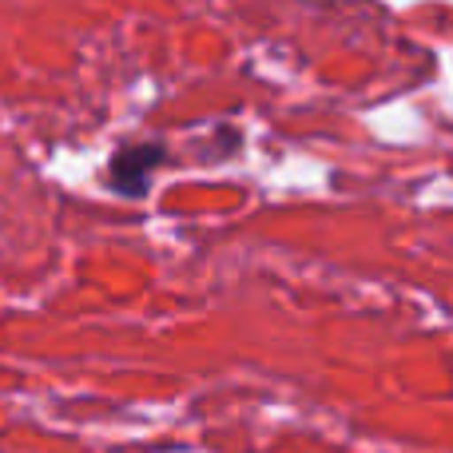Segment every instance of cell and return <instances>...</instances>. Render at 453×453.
<instances>
[{"label": "cell", "mask_w": 453, "mask_h": 453, "mask_svg": "<svg viewBox=\"0 0 453 453\" xmlns=\"http://www.w3.org/2000/svg\"><path fill=\"white\" fill-rule=\"evenodd\" d=\"M164 164V148L159 143H135V148H124L108 167V180L119 196H143L148 191L151 172Z\"/></svg>", "instance_id": "1"}]
</instances>
